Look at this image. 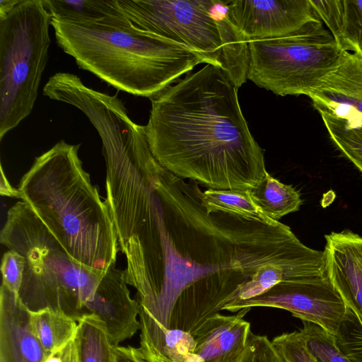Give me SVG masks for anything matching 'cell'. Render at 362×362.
Wrapping results in <instances>:
<instances>
[{
  "label": "cell",
  "mask_w": 362,
  "mask_h": 362,
  "mask_svg": "<svg viewBox=\"0 0 362 362\" xmlns=\"http://www.w3.org/2000/svg\"><path fill=\"white\" fill-rule=\"evenodd\" d=\"M47 355L30 330L28 309L18 294L1 284L0 362H43Z\"/></svg>",
  "instance_id": "5bb4252c"
},
{
  "label": "cell",
  "mask_w": 362,
  "mask_h": 362,
  "mask_svg": "<svg viewBox=\"0 0 362 362\" xmlns=\"http://www.w3.org/2000/svg\"><path fill=\"white\" fill-rule=\"evenodd\" d=\"M325 238L327 274L346 305L362 320V235L344 230Z\"/></svg>",
  "instance_id": "7c38bea8"
},
{
  "label": "cell",
  "mask_w": 362,
  "mask_h": 362,
  "mask_svg": "<svg viewBox=\"0 0 362 362\" xmlns=\"http://www.w3.org/2000/svg\"><path fill=\"white\" fill-rule=\"evenodd\" d=\"M251 308L234 315L219 313L208 318L192 334L194 353L202 362H231L244 351L251 332L243 317Z\"/></svg>",
  "instance_id": "9a60e30c"
},
{
  "label": "cell",
  "mask_w": 362,
  "mask_h": 362,
  "mask_svg": "<svg viewBox=\"0 0 362 362\" xmlns=\"http://www.w3.org/2000/svg\"><path fill=\"white\" fill-rule=\"evenodd\" d=\"M137 28L182 44L221 68L239 88L247 79V40L230 23L226 1L117 0Z\"/></svg>",
  "instance_id": "8992f818"
},
{
  "label": "cell",
  "mask_w": 362,
  "mask_h": 362,
  "mask_svg": "<svg viewBox=\"0 0 362 362\" xmlns=\"http://www.w3.org/2000/svg\"><path fill=\"white\" fill-rule=\"evenodd\" d=\"M272 341L284 362H318L308 351L298 331L278 335Z\"/></svg>",
  "instance_id": "4316f807"
},
{
  "label": "cell",
  "mask_w": 362,
  "mask_h": 362,
  "mask_svg": "<svg viewBox=\"0 0 362 362\" xmlns=\"http://www.w3.org/2000/svg\"><path fill=\"white\" fill-rule=\"evenodd\" d=\"M301 279L282 266L274 264L264 265L239 288L230 302L247 300L257 296L281 281Z\"/></svg>",
  "instance_id": "cb8c5ba5"
},
{
  "label": "cell",
  "mask_w": 362,
  "mask_h": 362,
  "mask_svg": "<svg viewBox=\"0 0 362 362\" xmlns=\"http://www.w3.org/2000/svg\"><path fill=\"white\" fill-rule=\"evenodd\" d=\"M332 35L341 50L351 51L362 59V0H343Z\"/></svg>",
  "instance_id": "7402d4cb"
},
{
  "label": "cell",
  "mask_w": 362,
  "mask_h": 362,
  "mask_svg": "<svg viewBox=\"0 0 362 362\" xmlns=\"http://www.w3.org/2000/svg\"><path fill=\"white\" fill-rule=\"evenodd\" d=\"M52 16L43 0L0 15V139L31 112L48 60Z\"/></svg>",
  "instance_id": "52a82bcc"
},
{
  "label": "cell",
  "mask_w": 362,
  "mask_h": 362,
  "mask_svg": "<svg viewBox=\"0 0 362 362\" xmlns=\"http://www.w3.org/2000/svg\"><path fill=\"white\" fill-rule=\"evenodd\" d=\"M231 362H284L281 356L266 335L250 333L242 354Z\"/></svg>",
  "instance_id": "484cf974"
},
{
  "label": "cell",
  "mask_w": 362,
  "mask_h": 362,
  "mask_svg": "<svg viewBox=\"0 0 362 362\" xmlns=\"http://www.w3.org/2000/svg\"><path fill=\"white\" fill-rule=\"evenodd\" d=\"M18 1L19 0H0V15L8 13Z\"/></svg>",
  "instance_id": "1f68e13d"
},
{
  "label": "cell",
  "mask_w": 362,
  "mask_h": 362,
  "mask_svg": "<svg viewBox=\"0 0 362 362\" xmlns=\"http://www.w3.org/2000/svg\"><path fill=\"white\" fill-rule=\"evenodd\" d=\"M139 313V303L130 296L124 270L112 267L103 278L88 315L105 322L112 345L117 346L140 329Z\"/></svg>",
  "instance_id": "4fadbf2b"
},
{
  "label": "cell",
  "mask_w": 362,
  "mask_h": 362,
  "mask_svg": "<svg viewBox=\"0 0 362 362\" xmlns=\"http://www.w3.org/2000/svg\"><path fill=\"white\" fill-rule=\"evenodd\" d=\"M30 330L47 354L54 351L72 339L78 322L63 311L50 308L28 309Z\"/></svg>",
  "instance_id": "2e32d148"
},
{
  "label": "cell",
  "mask_w": 362,
  "mask_h": 362,
  "mask_svg": "<svg viewBox=\"0 0 362 362\" xmlns=\"http://www.w3.org/2000/svg\"><path fill=\"white\" fill-rule=\"evenodd\" d=\"M25 259L18 252L8 250L1 259L2 284L18 295L23 276Z\"/></svg>",
  "instance_id": "83f0119b"
},
{
  "label": "cell",
  "mask_w": 362,
  "mask_h": 362,
  "mask_svg": "<svg viewBox=\"0 0 362 362\" xmlns=\"http://www.w3.org/2000/svg\"><path fill=\"white\" fill-rule=\"evenodd\" d=\"M56 41L80 69L150 99L206 60L187 46L136 27L122 13L98 21L52 18Z\"/></svg>",
  "instance_id": "277c9868"
},
{
  "label": "cell",
  "mask_w": 362,
  "mask_h": 362,
  "mask_svg": "<svg viewBox=\"0 0 362 362\" xmlns=\"http://www.w3.org/2000/svg\"><path fill=\"white\" fill-rule=\"evenodd\" d=\"M1 187L0 193L3 196L20 198L21 194L18 189H16L11 186L10 182L8 181L2 167H1Z\"/></svg>",
  "instance_id": "4dcf8cb0"
},
{
  "label": "cell",
  "mask_w": 362,
  "mask_h": 362,
  "mask_svg": "<svg viewBox=\"0 0 362 362\" xmlns=\"http://www.w3.org/2000/svg\"><path fill=\"white\" fill-rule=\"evenodd\" d=\"M269 307L286 310L295 317L318 325L334 335L347 306L327 274L284 281L257 296L226 304L223 310Z\"/></svg>",
  "instance_id": "9c48e42d"
},
{
  "label": "cell",
  "mask_w": 362,
  "mask_h": 362,
  "mask_svg": "<svg viewBox=\"0 0 362 362\" xmlns=\"http://www.w3.org/2000/svg\"><path fill=\"white\" fill-rule=\"evenodd\" d=\"M238 89L221 68L207 64L151 98L145 129L158 162L209 189L256 187L267 171Z\"/></svg>",
  "instance_id": "7a4b0ae2"
},
{
  "label": "cell",
  "mask_w": 362,
  "mask_h": 362,
  "mask_svg": "<svg viewBox=\"0 0 362 362\" xmlns=\"http://www.w3.org/2000/svg\"><path fill=\"white\" fill-rule=\"evenodd\" d=\"M334 337L340 351L351 362H362V320L348 306Z\"/></svg>",
  "instance_id": "d4e9b609"
},
{
  "label": "cell",
  "mask_w": 362,
  "mask_h": 362,
  "mask_svg": "<svg viewBox=\"0 0 362 362\" xmlns=\"http://www.w3.org/2000/svg\"><path fill=\"white\" fill-rule=\"evenodd\" d=\"M298 332L308 351L318 362H351L337 346L334 335L318 325L303 321Z\"/></svg>",
  "instance_id": "603a6c76"
},
{
  "label": "cell",
  "mask_w": 362,
  "mask_h": 362,
  "mask_svg": "<svg viewBox=\"0 0 362 362\" xmlns=\"http://www.w3.org/2000/svg\"><path fill=\"white\" fill-rule=\"evenodd\" d=\"M317 110L334 146L362 174V122L351 124L326 110Z\"/></svg>",
  "instance_id": "d6986e66"
},
{
  "label": "cell",
  "mask_w": 362,
  "mask_h": 362,
  "mask_svg": "<svg viewBox=\"0 0 362 362\" xmlns=\"http://www.w3.org/2000/svg\"><path fill=\"white\" fill-rule=\"evenodd\" d=\"M52 18L98 21L122 14L116 0H43Z\"/></svg>",
  "instance_id": "44dd1931"
},
{
  "label": "cell",
  "mask_w": 362,
  "mask_h": 362,
  "mask_svg": "<svg viewBox=\"0 0 362 362\" xmlns=\"http://www.w3.org/2000/svg\"><path fill=\"white\" fill-rule=\"evenodd\" d=\"M115 362H147L139 348L127 346L114 347Z\"/></svg>",
  "instance_id": "f546056e"
},
{
  "label": "cell",
  "mask_w": 362,
  "mask_h": 362,
  "mask_svg": "<svg viewBox=\"0 0 362 362\" xmlns=\"http://www.w3.org/2000/svg\"><path fill=\"white\" fill-rule=\"evenodd\" d=\"M248 47L247 79L281 96H308L343 52L320 20L284 36L248 41Z\"/></svg>",
  "instance_id": "ba28073f"
},
{
  "label": "cell",
  "mask_w": 362,
  "mask_h": 362,
  "mask_svg": "<svg viewBox=\"0 0 362 362\" xmlns=\"http://www.w3.org/2000/svg\"><path fill=\"white\" fill-rule=\"evenodd\" d=\"M249 190L208 189L202 193V203L208 213L221 211L264 223H276L277 221L266 216L255 205Z\"/></svg>",
  "instance_id": "ffe728a7"
},
{
  "label": "cell",
  "mask_w": 362,
  "mask_h": 362,
  "mask_svg": "<svg viewBox=\"0 0 362 362\" xmlns=\"http://www.w3.org/2000/svg\"><path fill=\"white\" fill-rule=\"evenodd\" d=\"M79 148L57 142L35 158L18 189L74 260L105 275L119 249L108 206L83 168Z\"/></svg>",
  "instance_id": "3957f363"
},
{
  "label": "cell",
  "mask_w": 362,
  "mask_h": 362,
  "mask_svg": "<svg viewBox=\"0 0 362 362\" xmlns=\"http://www.w3.org/2000/svg\"><path fill=\"white\" fill-rule=\"evenodd\" d=\"M202 193L196 181L187 182L158 164L118 210L124 279L137 291L144 342H161L168 329L192 335L262 266L278 264L297 273L304 264L305 246L288 226L208 213Z\"/></svg>",
  "instance_id": "6da1fadb"
},
{
  "label": "cell",
  "mask_w": 362,
  "mask_h": 362,
  "mask_svg": "<svg viewBox=\"0 0 362 362\" xmlns=\"http://www.w3.org/2000/svg\"><path fill=\"white\" fill-rule=\"evenodd\" d=\"M76 340L78 362H115V346L105 322L96 315L78 321Z\"/></svg>",
  "instance_id": "ac0fdd59"
},
{
  "label": "cell",
  "mask_w": 362,
  "mask_h": 362,
  "mask_svg": "<svg viewBox=\"0 0 362 362\" xmlns=\"http://www.w3.org/2000/svg\"><path fill=\"white\" fill-rule=\"evenodd\" d=\"M313 105L351 124L362 122V59L343 51L336 66L310 93Z\"/></svg>",
  "instance_id": "8fae6325"
},
{
  "label": "cell",
  "mask_w": 362,
  "mask_h": 362,
  "mask_svg": "<svg viewBox=\"0 0 362 362\" xmlns=\"http://www.w3.org/2000/svg\"><path fill=\"white\" fill-rule=\"evenodd\" d=\"M43 362H78L76 335L63 346L47 354Z\"/></svg>",
  "instance_id": "f1b7e54d"
},
{
  "label": "cell",
  "mask_w": 362,
  "mask_h": 362,
  "mask_svg": "<svg viewBox=\"0 0 362 362\" xmlns=\"http://www.w3.org/2000/svg\"><path fill=\"white\" fill-rule=\"evenodd\" d=\"M226 14L247 41L284 36L320 20L310 0H227Z\"/></svg>",
  "instance_id": "30bf717a"
},
{
  "label": "cell",
  "mask_w": 362,
  "mask_h": 362,
  "mask_svg": "<svg viewBox=\"0 0 362 362\" xmlns=\"http://www.w3.org/2000/svg\"><path fill=\"white\" fill-rule=\"evenodd\" d=\"M249 191L252 200L259 209L276 221L286 214L298 211L302 204L298 190L291 185L281 182L268 172L264 179Z\"/></svg>",
  "instance_id": "e0dca14e"
},
{
  "label": "cell",
  "mask_w": 362,
  "mask_h": 362,
  "mask_svg": "<svg viewBox=\"0 0 362 362\" xmlns=\"http://www.w3.org/2000/svg\"><path fill=\"white\" fill-rule=\"evenodd\" d=\"M0 241L25 259L18 296L28 309L59 310L77 322L87 315L105 274L74 260L24 202L8 211Z\"/></svg>",
  "instance_id": "5b68a950"
}]
</instances>
